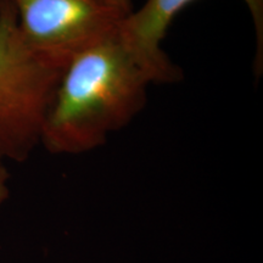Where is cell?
I'll return each instance as SVG.
<instances>
[{"label": "cell", "mask_w": 263, "mask_h": 263, "mask_svg": "<svg viewBox=\"0 0 263 263\" xmlns=\"http://www.w3.org/2000/svg\"><path fill=\"white\" fill-rule=\"evenodd\" d=\"M29 49L57 70L118 32L127 14L107 0H14Z\"/></svg>", "instance_id": "3"}, {"label": "cell", "mask_w": 263, "mask_h": 263, "mask_svg": "<svg viewBox=\"0 0 263 263\" xmlns=\"http://www.w3.org/2000/svg\"><path fill=\"white\" fill-rule=\"evenodd\" d=\"M118 32L62 72L41 137L51 153H83L103 145L145 107L153 83Z\"/></svg>", "instance_id": "1"}, {"label": "cell", "mask_w": 263, "mask_h": 263, "mask_svg": "<svg viewBox=\"0 0 263 263\" xmlns=\"http://www.w3.org/2000/svg\"><path fill=\"white\" fill-rule=\"evenodd\" d=\"M4 161L0 160V203H3V201L6 199L8 196V171H6L5 166H4Z\"/></svg>", "instance_id": "5"}, {"label": "cell", "mask_w": 263, "mask_h": 263, "mask_svg": "<svg viewBox=\"0 0 263 263\" xmlns=\"http://www.w3.org/2000/svg\"><path fill=\"white\" fill-rule=\"evenodd\" d=\"M62 72L29 49L14 0H0V160L24 161L41 144Z\"/></svg>", "instance_id": "2"}, {"label": "cell", "mask_w": 263, "mask_h": 263, "mask_svg": "<svg viewBox=\"0 0 263 263\" xmlns=\"http://www.w3.org/2000/svg\"><path fill=\"white\" fill-rule=\"evenodd\" d=\"M195 0H146L140 9L123 18L120 37L153 84H173L182 80V70L162 49V42L176 16ZM255 25L257 51L256 73L263 67V0H244Z\"/></svg>", "instance_id": "4"}, {"label": "cell", "mask_w": 263, "mask_h": 263, "mask_svg": "<svg viewBox=\"0 0 263 263\" xmlns=\"http://www.w3.org/2000/svg\"><path fill=\"white\" fill-rule=\"evenodd\" d=\"M107 2L115 6H117L118 9L122 10L127 15L133 11V0H107Z\"/></svg>", "instance_id": "6"}]
</instances>
